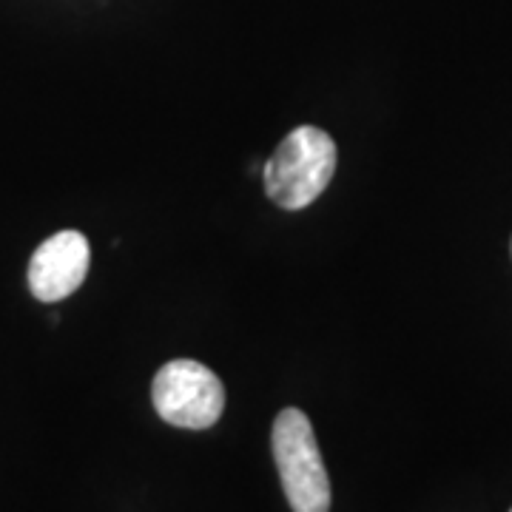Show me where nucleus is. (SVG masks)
I'll list each match as a JSON object with an SVG mask.
<instances>
[{"label":"nucleus","mask_w":512,"mask_h":512,"mask_svg":"<svg viewBox=\"0 0 512 512\" xmlns=\"http://www.w3.org/2000/svg\"><path fill=\"white\" fill-rule=\"evenodd\" d=\"M151 399L160 419L168 424L185 430H208L225 410V387L220 376L200 362L174 359L154 376Z\"/></svg>","instance_id":"obj_3"},{"label":"nucleus","mask_w":512,"mask_h":512,"mask_svg":"<svg viewBox=\"0 0 512 512\" xmlns=\"http://www.w3.org/2000/svg\"><path fill=\"white\" fill-rule=\"evenodd\" d=\"M89 259H92L89 239L80 231H60L32 254L29 288L40 302H60L86 282Z\"/></svg>","instance_id":"obj_4"},{"label":"nucleus","mask_w":512,"mask_h":512,"mask_svg":"<svg viewBox=\"0 0 512 512\" xmlns=\"http://www.w3.org/2000/svg\"><path fill=\"white\" fill-rule=\"evenodd\" d=\"M336 143L328 131L316 126H299L276 146L265 163L262 183L265 194L285 211L308 208L333 180Z\"/></svg>","instance_id":"obj_1"},{"label":"nucleus","mask_w":512,"mask_h":512,"mask_svg":"<svg viewBox=\"0 0 512 512\" xmlns=\"http://www.w3.org/2000/svg\"><path fill=\"white\" fill-rule=\"evenodd\" d=\"M510 512H512V510H510Z\"/></svg>","instance_id":"obj_5"},{"label":"nucleus","mask_w":512,"mask_h":512,"mask_svg":"<svg viewBox=\"0 0 512 512\" xmlns=\"http://www.w3.org/2000/svg\"><path fill=\"white\" fill-rule=\"evenodd\" d=\"M274 461L293 512H330V478L311 419L285 407L274 421Z\"/></svg>","instance_id":"obj_2"}]
</instances>
